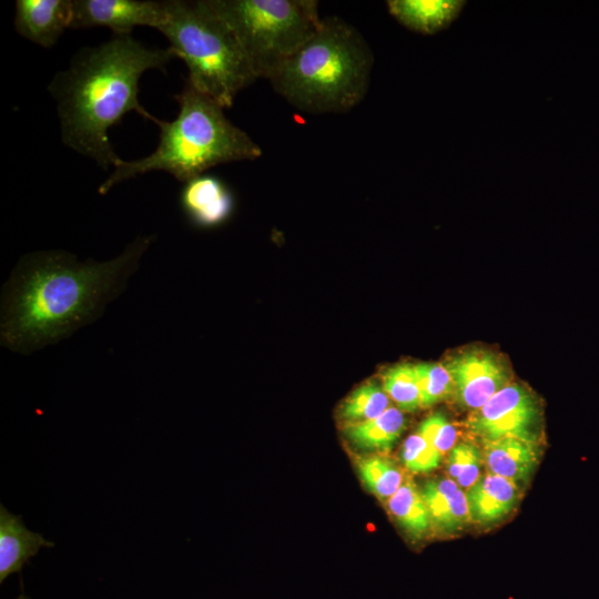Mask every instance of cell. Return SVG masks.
<instances>
[{"label":"cell","instance_id":"1","mask_svg":"<svg viewBox=\"0 0 599 599\" xmlns=\"http://www.w3.org/2000/svg\"><path fill=\"white\" fill-rule=\"evenodd\" d=\"M155 235L138 236L106 262H81L61 250L23 255L1 294V345L30 354L102 316L125 288Z\"/></svg>","mask_w":599,"mask_h":599},{"label":"cell","instance_id":"2","mask_svg":"<svg viewBox=\"0 0 599 599\" xmlns=\"http://www.w3.org/2000/svg\"><path fill=\"white\" fill-rule=\"evenodd\" d=\"M174 58L171 48H148L131 35H114L80 49L48 87L57 104L62 142L103 170L114 167L122 159L109 130L130 112L153 120L139 101L140 79Z\"/></svg>","mask_w":599,"mask_h":599},{"label":"cell","instance_id":"3","mask_svg":"<svg viewBox=\"0 0 599 599\" xmlns=\"http://www.w3.org/2000/svg\"><path fill=\"white\" fill-rule=\"evenodd\" d=\"M174 99L179 113L173 121L152 120L160 128L154 152L133 161L121 160L100 184L99 194L152 171H164L185 183L213 166L262 156L260 145L225 116L224 108L186 80Z\"/></svg>","mask_w":599,"mask_h":599},{"label":"cell","instance_id":"4","mask_svg":"<svg viewBox=\"0 0 599 599\" xmlns=\"http://www.w3.org/2000/svg\"><path fill=\"white\" fill-rule=\"evenodd\" d=\"M374 64L363 34L339 17L323 18L318 30L268 78L295 109L344 113L365 98Z\"/></svg>","mask_w":599,"mask_h":599},{"label":"cell","instance_id":"5","mask_svg":"<svg viewBox=\"0 0 599 599\" xmlns=\"http://www.w3.org/2000/svg\"><path fill=\"white\" fill-rule=\"evenodd\" d=\"M158 30L186 64V81L224 109L257 79L230 27L206 0H166Z\"/></svg>","mask_w":599,"mask_h":599},{"label":"cell","instance_id":"6","mask_svg":"<svg viewBox=\"0 0 599 599\" xmlns=\"http://www.w3.org/2000/svg\"><path fill=\"white\" fill-rule=\"evenodd\" d=\"M230 27L256 79H267L318 30L315 0H206Z\"/></svg>","mask_w":599,"mask_h":599},{"label":"cell","instance_id":"7","mask_svg":"<svg viewBox=\"0 0 599 599\" xmlns=\"http://www.w3.org/2000/svg\"><path fill=\"white\" fill-rule=\"evenodd\" d=\"M540 408L525 386L508 384L469 417V430L484 443L517 438L536 445Z\"/></svg>","mask_w":599,"mask_h":599},{"label":"cell","instance_id":"8","mask_svg":"<svg viewBox=\"0 0 599 599\" xmlns=\"http://www.w3.org/2000/svg\"><path fill=\"white\" fill-rule=\"evenodd\" d=\"M444 366L451 377L456 400L467 409H479L509 384L505 364L485 349L460 352Z\"/></svg>","mask_w":599,"mask_h":599},{"label":"cell","instance_id":"9","mask_svg":"<svg viewBox=\"0 0 599 599\" xmlns=\"http://www.w3.org/2000/svg\"><path fill=\"white\" fill-rule=\"evenodd\" d=\"M164 17V1L73 0L71 29L105 27L115 35H130L135 27L158 29Z\"/></svg>","mask_w":599,"mask_h":599},{"label":"cell","instance_id":"10","mask_svg":"<svg viewBox=\"0 0 599 599\" xmlns=\"http://www.w3.org/2000/svg\"><path fill=\"white\" fill-rule=\"evenodd\" d=\"M14 7L16 31L40 47H53L71 28L73 0H17Z\"/></svg>","mask_w":599,"mask_h":599},{"label":"cell","instance_id":"11","mask_svg":"<svg viewBox=\"0 0 599 599\" xmlns=\"http://www.w3.org/2000/svg\"><path fill=\"white\" fill-rule=\"evenodd\" d=\"M180 206L193 225L213 227L231 216L234 200L223 181L204 173L183 183Z\"/></svg>","mask_w":599,"mask_h":599},{"label":"cell","instance_id":"12","mask_svg":"<svg viewBox=\"0 0 599 599\" xmlns=\"http://www.w3.org/2000/svg\"><path fill=\"white\" fill-rule=\"evenodd\" d=\"M420 491L435 531L451 535L471 520L466 493L450 478L428 480Z\"/></svg>","mask_w":599,"mask_h":599},{"label":"cell","instance_id":"13","mask_svg":"<svg viewBox=\"0 0 599 599\" xmlns=\"http://www.w3.org/2000/svg\"><path fill=\"white\" fill-rule=\"evenodd\" d=\"M41 534L29 530L19 516L0 506V582L20 572L42 547H53Z\"/></svg>","mask_w":599,"mask_h":599},{"label":"cell","instance_id":"14","mask_svg":"<svg viewBox=\"0 0 599 599\" xmlns=\"http://www.w3.org/2000/svg\"><path fill=\"white\" fill-rule=\"evenodd\" d=\"M471 521L494 524L509 515L519 498L518 486L507 478L488 473L466 493Z\"/></svg>","mask_w":599,"mask_h":599},{"label":"cell","instance_id":"15","mask_svg":"<svg viewBox=\"0 0 599 599\" xmlns=\"http://www.w3.org/2000/svg\"><path fill=\"white\" fill-rule=\"evenodd\" d=\"M465 1L389 0V13L405 28L422 34H435L448 28L464 9Z\"/></svg>","mask_w":599,"mask_h":599},{"label":"cell","instance_id":"16","mask_svg":"<svg viewBox=\"0 0 599 599\" xmlns=\"http://www.w3.org/2000/svg\"><path fill=\"white\" fill-rule=\"evenodd\" d=\"M483 455L489 473L507 478L517 486L530 477L538 461L536 445L517 438L485 443Z\"/></svg>","mask_w":599,"mask_h":599},{"label":"cell","instance_id":"17","mask_svg":"<svg viewBox=\"0 0 599 599\" xmlns=\"http://www.w3.org/2000/svg\"><path fill=\"white\" fill-rule=\"evenodd\" d=\"M406 427L403 412L388 407L379 416L344 427V435L358 448L365 450H389Z\"/></svg>","mask_w":599,"mask_h":599},{"label":"cell","instance_id":"18","mask_svg":"<svg viewBox=\"0 0 599 599\" xmlns=\"http://www.w3.org/2000/svg\"><path fill=\"white\" fill-rule=\"evenodd\" d=\"M387 507L412 537L422 538L429 530L430 519L422 491L410 480L403 481L387 500Z\"/></svg>","mask_w":599,"mask_h":599},{"label":"cell","instance_id":"19","mask_svg":"<svg viewBox=\"0 0 599 599\" xmlns=\"http://www.w3.org/2000/svg\"><path fill=\"white\" fill-rule=\"evenodd\" d=\"M388 407V395L383 386L367 382L353 390L342 403L338 416L345 425L356 424L379 416Z\"/></svg>","mask_w":599,"mask_h":599},{"label":"cell","instance_id":"20","mask_svg":"<svg viewBox=\"0 0 599 599\" xmlns=\"http://www.w3.org/2000/svg\"><path fill=\"white\" fill-rule=\"evenodd\" d=\"M356 464L364 486L382 500H388L403 484L402 471L386 457H361Z\"/></svg>","mask_w":599,"mask_h":599},{"label":"cell","instance_id":"21","mask_svg":"<svg viewBox=\"0 0 599 599\" xmlns=\"http://www.w3.org/2000/svg\"><path fill=\"white\" fill-rule=\"evenodd\" d=\"M382 380L383 389L402 412H415L420 407L419 387L414 364L400 363L387 368Z\"/></svg>","mask_w":599,"mask_h":599},{"label":"cell","instance_id":"22","mask_svg":"<svg viewBox=\"0 0 599 599\" xmlns=\"http://www.w3.org/2000/svg\"><path fill=\"white\" fill-rule=\"evenodd\" d=\"M415 368L420 407H429L454 395L453 380L444 365L420 363L415 364Z\"/></svg>","mask_w":599,"mask_h":599},{"label":"cell","instance_id":"23","mask_svg":"<svg viewBox=\"0 0 599 599\" xmlns=\"http://www.w3.org/2000/svg\"><path fill=\"white\" fill-rule=\"evenodd\" d=\"M484 455L473 443H459L453 447L447 471L449 478L461 489L470 488L479 478Z\"/></svg>","mask_w":599,"mask_h":599},{"label":"cell","instance_id":"24","mask_svg":"<svg viewBox=\"0 0 599 599\" xmlns=\"http://www.w3.org/2000/svg\"><path fill=\"white\" fill-rule=\"evenodd\" d=\"M400 458L409 471L427 474L439 466L441 454L417 433L405 440Z\"/></svg>","mask_w":599,"mask_h":599},{"label":"cell","instance_id":"25","mask_svg":"<svg viewBox=\"0 0 599 599\" xmlns=\"http://www.w3.org/2000/svg\"><path fill=\"white\" fill-rule=\"evenodd\" d=\"M441 455L453 449L456 441V429L441 413H435L424 419L417 432Z\"/></svg>","mask_w":599,"mask_h":599},{"label":"cell","instance_id":"26","mask_svg":"<svg viewBox=\"0 0 599 599\" xmlns=\"http://www.w3.org/2000/svg\"><path fill=\"white\" fill-rule=\"evenodd\" d=\"M17 599H29L23 592Z\"/></svg>","mask_w":599,"mask_h":599}]
</instances>
